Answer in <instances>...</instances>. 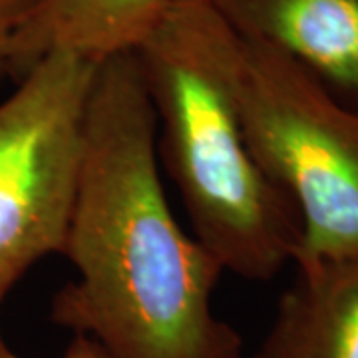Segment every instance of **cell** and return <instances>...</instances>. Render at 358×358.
I'll return each mask as SVG.
<instances>
[{"instance_id": "277c9868", "label": "cell", "mask_w": 358, "mask_h": 358, "mask_svg": "<svg viewBox=\"0 0 358 358\" xmlns=\"http://www.w3.org/2000/svg\"><path fill=\"white\" fill-rule=\"evenodd\" d=\"M96 68L50 52L0 102V308L38 261L62 253Z\"/></svg>"}, {"instance_id": "8992f818", "label": "cell", "mask_w": 358, "mask_h": 358, "mask_svg": "<svg viewBox=\"0 0 358 358\" xmlns=\"http://www.w3.org/2000/svg\"><path fill=\"white\" fill-rule=\"evenodd\" d=\"M257 358H358V255L299 261Z\"/></svg>"}, {"instance_id": "7a4b0ae2", "label": "cell", "mask_w": 358, "mask_h": 358, "mask_svg": "<svg viewBox=\"0 0 358 358\" xmlns=\"http://www.w3.org/2000/svg\"><path fill=\"white\" fill-rule=\"evenodd\" d=\"M245 40L209 0H169L136 48L157 128V155L193 237L223 271L273 279L293 263L301 225L261 169L239 108Z\"/></svg>"}, {"instance_id": "52a82bcc", "label": "cell", "mask_w": 358, "mask_h": 358, "mask_svg": "<svg viewBox=\"0 0 358 358\" xmlns=\"http://www.w3.org/2000/svg\"><path fill=\"white\" fill-rule=\"evenodd\" d=\"M169 0H40L16 40L10 76L20 78L50 52L90 62L134 52L162 18Z\"/></svg>"}, {"instance_id": "6da1fadb", "label": "cell", "mask_w": 358, "mask_h": 358, "mask_svg": "<svg viewBox=\"0 0 358 358\" xmlns=\"http://www.w3.org/2000/svg\"><path fill=\"white\" fill-rule=\"evenodd\" d=\"M76 277L50 319L112 358H239L213 310L219 261L183 229L159 173L157 128L136 52L96 68L62 253Z\"/></svg>"}, {"instance_id": "5b68a950", "label": "cell", "mask_w": 358, "mask_h": 358, "mask_svg": "<svg viewBox=\"0 0 358 358\" xmlns=\"http://www.w3.org/2000/svg\"><path fill=\"white\" fill-rule=\"evenodd\" d=\"M243 38L277 48L358 102V0H209Z\"/></svg>"}, {"instance_id": "ba28073f", "label": "cell", "mask_w": 358, "mask_h": 358, "mask_svg": "<svg viewBox=\"0 0 358 358\" xmlns=\"http://www.w3.org/2000/svg\"><path fill=\"white\" fill-rule=\"evenodd\" d=\"M40 0H0V78L10 74L13 50Z\"/></svg>"}, {"instance_id": "9c48e42d", "label": "cell", "mask_w": 358, "mask_h": 358, "mask_svg": "<svg viewBox=\"0 0 358 358\" xmlns=\"http://www.w3.org/2000/svg\"><path fill=\"white\" fill-rule=\"evenodd\" d=\"M0 358H22L14 352L10 346L6 345V341L0 334ZM62 358H112L102 346H98L94 341H90L86 336H74L72 343L66 348Z\"/></svg>"}, {"instance_id": "3957f363", "label": "cell", "mask_w": 358, "mask_h": 358, "mask_svg": "<svg viewBox=\"0 0 358 358\" xmlns=\"http://www.w3.org/2000/svg\"><path fill=\"white\" fill-rule=\"evenodd\" d=\"M243 40L245 134L261 169L296 211L293 265L358 255V108L287 54Z\"/></svg>"}]
</instances>
